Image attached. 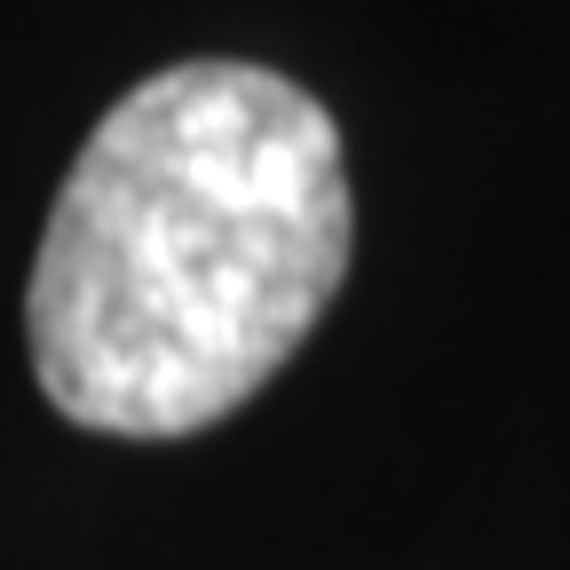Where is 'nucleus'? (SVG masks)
<instances>
[{
    "mask_svg": "<svg viewBox=\"0 0 570 570\" xmlns=\"http://www.w3.org/2000/svg\"><path fill=\"white\" fill-rule=\"evenodd\" d=\"M348 238L325 104L262 63H175L96 119L56 190L32 373L96 436H198L317 333Z\"/></svg>",
    "mask_w": 570,
    "mask_h": 570,
    "instance_id": "f257e3e1",
    "label": "nucleus"
}]
</instances>
